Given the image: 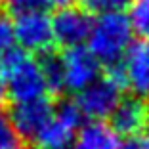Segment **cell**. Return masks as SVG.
Masks as SVG:
<instances>
[{
  "mask_svg": "<svg viewBox=\"0 0 149 149\" xmlns=\"http://www.w3.org/2000/svg\"><path fill=\"white\" fill-rule=\"evenodd\" d=\"M82 115L74 101L59 105L50 120L44 124V128L36 134L35 143L38 149H65L67 145L73 143L79 128L82 126Z\"/></svg>",
  "mask_w": 149,
  "mask_h": 149,
  "instance_id": "3",
  "label": "cell"
},
{
  "mask_svg": "<svg viewBox=\"0 0 149 149\" xmlns=\"http://www.w3.org/2000/svg\"><path fill=\"white\" fill-rule=\"evenodd\" d=\"M74 0H44L46 8H56V10H61V8H69Z\"/></svg>",
  "mask_w": 149,
  "mask_h": 149,
  "instance_id": "19",
  "label": "cell"
},
{
  "mask_svg": "<svg viewBox=\"0 0 149 149\" xmlns=\"http://www.w3.org/2000/svg\"><path fill=\"white\" fill-rule=\"evenodd\" d=\"M54 111H56V107L52 101L48 97H40V100L15 103L10 113V118L27 140H35L36 134L50 120Z\"/></svg>",
  "mask_w": 149,
  "mask_h": 149,
  "instance_id": "9",
  "label": "cell"
},
{
  "mask_svg": "<svg viewBox=\"0 0 149 149\" xmlns=\"http://www.w3.org/2000/svg\"><path fill=\"white\" fill-rule=\"evenodd\" d=\"M120 149H149V134H140V136L128 138L126 143H123Z\"/></svg>",
  "mask_w": 149,
  "mask_h": 149,
  "instance_id": "18",
  "label": "cell"
},
{
  "mask_svg": "<svg viewBox=\"0 0 149 149\" xmlns=\"http://www.w3.org/2000/svg\"><path fill=\"white\" fill-rule=\"evenodd\" d=\"M0 77L8 88V96L15 103L40 100L48 94L40 59H35L25 50L13 48L6 54L0 61Z\"/></svg>",
  "mask_w": 149,
  "mask_h": 149,
  "instance_id": "1",
  "label": "cell"
},
{
  "mask_svg": "<svg viewBox=\"0 0 149 149\" xmlns=\"http://www.w3.org/2000/svg\"><path fill=\"white\" fill-rule=\"evenodd\" d=\"M120 100H123V90L107 77H103L77 94L74 105L88 120H105L111 117Z\"/></svg>",
  "mask_w": 149,
  "mask_h": 149,
  "instance_id": "5",
  "label": "cell"
},
{
  "mask_svg": "<svg viewBox=\"0 0 149 149\" xmlns=\"http://www.w3.org/2000/svg\"><path fill=\"white\" fill-rule=\"evenodd\" d=\"M92 25V15L82 8L69 6V8L57 10V13L52 17L56 44H61L65 48L82 46V42H86L90 36Z\"/></svg>",
  "mask_w": 149,
  "mask_h": 149,
  "instance_id": "7",
  "label": "cell"
},
{
  "mask_svg": "<svg viewBox=\"0 0 149 149\" xmlns=\"http://www.w3.org/2000/svg\"><path fill=\"white\" fill-rule=\"evenodd\" d=\"M130 44L132 27L128 17L120 12L100 15L94 21L90 36H88V50L97 57L100 63L113 65V63L123 61Z\"/></svg>",
  "mask_w": 149,
  "mask_h": 149,
  "instance_id": "2",
  "label": "cell"
},
{
  "mask_svg": "<svg viewBox=\"0 0 149 149\" xmlns=\"http://www.w3.org/2000/svg\"><path fill=\"white\" fill-rule=\"evenodd\" d=\"M128 21L138 36L149 40V0H132Z\"/></svg>",
  "mask_w": 149,
  "mask_h": 149,
  "instance_id": "13",
  "label": "cell"
},
{
  "mask_svg": "<svg viewBox=\"0 0 149 149\" xmlns=\"http://www.w3.org/2000/svg\"><path fill=\"white\" fill-rule=\"evenodd\" d=\"M15 36H13V21L8 13L0 12V61L6 57V54L13 50Z\"/></svg>",
  "mask_w": 149,
  "mask_h": 149,
  "instance_id": "16",
  "label": "cell"
},
{
  "mask_svg": "<svg viewBox=\"0 0 149 149\" xmlns=\"http://www.w3.org/2000/svg\"><path fill=\"white\" fill-rule=\"evenodd\" d=\"M4 4L8 15H12V17H19V15H25V13L31 12L46 10L44 0H4Z\"/></svg>",
  "mask_w": 149,
  "mask_h": 149,
  "instance_id": "17",
  "label": "cell"
},
{
  "mask_svg": "<svg viewBox=\"0 0 149 149\" xmlns=\"http://www.w3.org/2000/svg\"><path fill=\"white\" fill-rule=\"evenodd\" d=\"M109 126L118 136L134 138L147 128V101L140 96L123 97L109 117Z\"/></svg>",
  "mask_w": 149,
  "mask_h": 149,
  "instance_id": "8",
  "label": "cell"
},
{
  "mask_svg": "<svg viewBox=\"0 0 149 149\" xmlns=\"http://www.w3.org/2000/svg\"><path fill=\"white\" fill-rule=\"evenodd\" d=\"M61 67L65 90L74 94L82 92L86 86L100 79V61L84 46L67 48L61 54Z\"/></svg>",
  "mask_w": 149,
  "mask_h": 149,
  "instance_id": "6",
  "label": "cell"
},
{
  "mask_svg": "<svg viewBox=\"0 0 149 149\" xmlns=\"http://www.w3.org/2000/svg\"><path fill=\"white\" fill-rule=\"evenodd\" d=\"M130 0H80L84 12H88L90 15H105V13H115L120 12Z\"/></svg>",
  "mask_w": 149,
  "mask_h": 149,
  "instance_id": "15",
  "label": "cell"
},
{
  "mask_svg": "<svg viewBox=\"0 0 149 149\" xmlns=\"http://www.w3.org/2000/svg\"><path fill=\"white\" fill-rule=\"evenodd\" d=\"M0 149H29L27 138L15 128L10 115L0 113Z\"/></svg>",
  "mask_w": 149,
  "mask_h": 149,
  "instance_id": "14",
  "label": "cell"
},
{
  "mask_svg": "<svg viewBox=\"0 0 149 149\" xmlns=\"http://www.w3.org/2000/svg\"><path fill=\"white\" fill-rule=\"evenodd\" d=\"M8 88H6L4 80H2V77H0V113H2V109H4L6 101H8Z\"/></svg>",
  "mask_w": 149,
  "mask_h": 149,
  "instance_id": "20",
  "label": "cell"
},
{
  "mask_svg": "<svg viewBox=\"0 0 149 149\" xmlns=\"http://www.w3.org/2000/svg\"><path fill=\"white\" fill-rule=\"evenodd\" d=\"M123 63L128 77V88L140 97L149 96V40L130 44Z\"/></svg>",
  "mask_w": 149,
  "mask_h": 149,
  "instance_id": "10",
  "label": "cell"
},
{
  "mask_svg": "<svg viewBox=\"0 0 149 149\" xmlns=\"http://www.w3.org/2000/svg\"><path fill=\"white\" fill-rule=\"evenodd\" d=\"M147 130H149V101H147Z\"/></svg>",
  "mask_w": 149,
  "mask_h": 149,
  "instance_id": "21",
  "label": "cell"
},
{
  "mask_svg": "<svg viewBox=\"0 0 149 149\" xmlns=\"http://www.w3.org/2000/svg\"><path fill=\"white\" fill-rule=\"evenodd\" d=\"M13 36L21 50L29 54H40V56L52 52V46L56 44L52 17L44 10L15 17Z\"/></svg>",
  "mask_w": 149,
  "mask_h": 149,
  "instance_id": "4",
  "label": "cell"
},
{
  "mask_svg": "<svg viewBox=\"0 0 149 149\" xmlns=\"http://www.w3.org/2000/svg\"><path fill=\"white\" fill-rule=\"evenodd\" d=\"M0 2H4V0H0Z\"/></svg>",
  "mask_w": 149,
  "mask_h": 149,
  "instance_id": "22",
  "label": "cell"
},
{
  "mask_svg": "<svg viewBox=\"0 0 149 149\" xmlns=\"http://www.w3.org/2000/svg\"><path fill=\"white\" fill-rule=\"evenodd\" d=\"M120 136L105 120H90L79 128L71 149H120Z\"/></svg>",
  "mask_w": 149,
  "mask_h": 149,
  "instance_id": "11",
  "label": "cell"
},
{
  "mask_svg": "<svg viewBox=\"0 0 149 149\" xmlns=\"http://www.w3.org/2000/svg\"><path fill=\"white\" fill-rule=\"evenodd\" d=\"M42 65V73L46 79V86L48 92L52 94H61L65 90V82H63V67H61V56H57L54 52L44 54L40 59Z\"/></svg>",
  "mask_w": 149,
  "mask_h": 149,
  "instance_id": "12",
  "label": "cell"
}]
</instances>
